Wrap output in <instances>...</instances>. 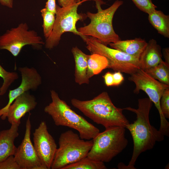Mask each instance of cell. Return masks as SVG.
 <instances>
[{"instance_id": "cell-1", "label": "cell", "mask_w": 169, "mask_h": 169, "mask_svg": "<svg viewBox=\"0 0 169 169\" xmlns=\"http://www.w3.org/2000/svg\"><path fill=\"white\" fill-rule=\"evenodd\" d=\"M138 101L137 109L130 107L123 109L136 115V120L126 128L130 131L133 141L132 155L128 165L131 169H136L134 166L140 154L152 149L156 142L164 139V136L150 122L149 115L153 102L149 98L139 99Z\"/></svg>"}, {"instance_id": "cell-2", "label": "cell", "mask_w": 169, "mask_h": 169, "mask_svg": "<svg viewBox=\"0 0 169 169\" xmlns=\"http://www.w3.org/2000/svg\"><path fill=\"white\" fill-rule=\"evenodd\" d=\"M71 103L85 116L105 129L114 126L126 128L130 123L123 113V109L114 105L106 91L90 100H81L73 98Z\"/></svg>"}, {"instance_id": "cell-3", "label": "cell", "mask_w": 169, "mask_h": 169, "mask_svg": "<svg viewBox=\"0 0 169 169\" xmlns=\"http://www.w3.org/2000/svg\"><path fill=\"white\" fill-rule=\"evenodd\" d=\"M50 92L52 101L44 110L51 117L56 125L75 130L80 138L86 140L92 139L100 132L98 128L73 111L54 90H51Z\"/></svg>"}, {"instance_id": "cell-4", "label": "cell", "mask_w": 169, "mask_h": 169, "mask_svg": "<svg viewBox=\"0 0 169 169\" xmlns=\"http://www.w3.org/2000/svg\"><path fill=\"white\" fill-rule=\"evenodd\" d=\"M94 0L97 12L96 13L87 12V17L90 22L88 25L79 28L78 32L84 35L95 38L106 45L121 40L114 29L112 22L115 13L123 4V1L117 0L109 7L103 9L101 7L102 1Z\"/></svg>"}, {"instance_id": "cell-5", "label": "cell", "mask_w": 169, "mask_h": 169, "mask_svg": "<svg viewBox=\"0 0 169 169\" xmlns=\"http://www.w3.org/2000/svg\"><path fill=\"white\" fill-rule=\"evenodd\" d=\"M125 128L114 126L105 129L92 139L93 145L87 156L95 160L109 162L127 146Z\"/></svg>"}, {"instance_id": "cell-6", "label": "cell", "mask_w": 169, "mask_h": 169, "mask_svg": "<svg viewBox=\"0 0 169 169\" xmlns=\"http://www.w3.org/2000/svg\"><path fill=\"white\" fill-rule=\"evenodd\" d=\"M51 166L52 169H63L87 156L93 145L91 140L85 141L72 130L62 133Z\"/></svg>"}, {"instance_id": "cell-7", "label": "cell", "mask_w": 169, "mask_h": 169, "mask_svg": "<svg viewBox=\"0 0 169 169\" xmlns=\"http://www.w3.org/2000/svg\"><path fill=\"white\" fill-rule=\"evenodd\" d=\"M81 37L86 43L87 49L92 54H100L107 59V68L130 75L141 69L139 59L109 48L93 37L83 35Z\"/></svg>"}, {"instance_id": "cell-8", "label": "cell", "mask_w": 169, "mask_h": 169, "mask_svg": "<svg viewBox=\"0 0 169 169\" xmlns=\"http://www.w3.org/2000/svg\"><path fill=\"white\" fill-rule=\"evenodd\" d=\"M83 0L78 3L65 7H59L57 5L56 18L54 28L50 36L46 39L45 46L46 48L51 49L57 46L59 44L61 37L64 33L70 32L81 37L78 31L76 24L79 20L83 21L86 18V14L77 12L79 6Z\"/></svg>"}, {"instance_id": "cell-9", "label": "cell", "mask_w": 169, "mask_h": 169, "mask_svg": "<svg viewBox=\"0 0 169 169\" xmlns=\"http://www.w3.org/2000/svg\"><path fill=\"white\" fill-rule=\"evenodd\" d=\"M128 80L133 82L135 88L133 92L138 94L140 90L145 92L154 103L158 111L160 119L159 131L164 136L169 135V123L164 116L160 107V100L164 91L169 88V85L161 83L152 78L141 69L130 75Z\"/></svg>"}, {"instance_id": "cell-10", "label": "cell", "mask_w": 169, "mask_h": 169, "mask_svg": "<svg viewBox=\"0 0 169 169\" xmlns=\"http://www.w3.org/2000/svg\"><path fill=\"white\" fill-rule=\"evenodd\" d=\"M44 44L36 31L29 30L26 23H21L0 36V49L8 50L14 57L18 56L26 45L39 49Z\"/></svg>"}, {"instance_id": "cell-11", "label": "cell", "mask_w": 169, "mask_h": 169, "mask_svg": "<svg viewBox=\"0 0 169 169\" xmlns=\"http://www.w3.org/2000/svg\"><path fill=\"white\" fill-rule=\"evenodd\" d=\"M33 136V145L42 164L46 169H51L57 146L45 121L41 122Z\"/></svg>"}, {"instance_id": "cell-12", "label": "cell", "mask_w": 169, "mask_h": 169, "mask_svg": "<svg viewBox=\"0 0 169 169\" xmlns=\"http://www.w3.org/2000/svg\"><path fill=\"white\" fill-rule=\"evenodd\" d=\"M30 115L26 121L23 139L14 155L20 169H46L43 165L31 139L32 125Z\"/></svg>"}, {"instance_id": "cell-13", "label": "cell", "mask_w": 169, "mask_h": 169, "mask_svg": "<svg viewBox=\"0 0 169 169\" xmlns=\"http://www.w3.org/2000/svg\"><path fill=\"white\" fill-rule=\"evenodd\" d=\"M18 70L22 77L20 84L16 89L9 90L8 101L0 109V118L3 120L7 118V112L9 106L17 97L29 90H36L42 83L41 75L34 68L20 67Z\"/></svg>"}, {"instance_id": "cell-14", "label": "cell", "mask_w": 169, "mask_h": 169, "mask_svg": "<svg viewBox=\"0 0 169 169\" xmlns=\"http://www.w3.org/2000/svg\"><path fill=\"white\" fill-rule=\"evenodd\" d=\"M37 102L34 96L27 91L17 97L9 106L6 118L11 125H19L21 119L36 107Z\"/></svg>"}, {"instance_id": "cell-15", "label": "cell", "mask_w": 169, "mask_h": 169, "mask_svg": "<svg viewBox=\"0 0 169 169\" xmlns=\"http://www.w3.org/2000/svg\"><path fill=\"white\" fill-rule=\"evenodd\" d=\"M161 46L155 39H150L141 54L139 60L143 70L153 67L164 61Z\"/></svg>"}, {"instance_id": "cell-16", "label": "cell", "mask_w": 169, "mask_h": 169, "mask_svg": "<svg viewBox=\"0 0 169 169\" xmlns=\"http://www.w3.org/2000/svg\"><path fill=\"white\" fill-rule=\"evenodd\" d=\"M19 126L17 125H11L9 129L0 132V161L14 155L17 147L14 142L19 136Z\"/></svg>"}, {"instance_id": "cell-17", "label": "cell", "mask_w": 169, "mask_h": 169, "mask_svg": "<svg viewBox=\"0 0 169 169\" xmlns=\"http://www.w3.org/2000/svg\"><path fill=\"white\" fill-rule=\"evenodd\" d=\"M147 42L141 38L121 40L109 44L111 48L116 49L139 59Z\"/></svg>"}, {"instance_id": "cell-18", "label": "cell", "mask_w": 169, "mask_h": 169, "mask_svg": "<svg viewBox=\"0 0 169 169\" xmlns=\"http://www.w3.org/2000/svg\"><path fill=\"white\" fill-rule=\"evenodd\" d=\"M75 62L74 80L79 85L88 84L90 79L87 76L88 55L77 46L71 49Z\"/></svg>"}, {"instance_id": "cell-19", "label": "cell", "mask_w": 169, "mask_h": 169, "mask_svg": "<svg viewBox=\"0 0 169 169\" xmlns=\"http://www.w3.org/2000/svg\"><path fill=\"white\" fill-rule=\"evenodd\" d=\"M150 23L158 33L164 37L169 38V16L156 9L148 14Z\"/></svg>"}, {"instance_id": "cell-20", "label": "cell", "mask_w": 169, "mask_h": 169, "mask_svg": "<svg viewBox=\"0 0 169 169\" xmlns=\"http://www.w3.org/2000/svg\"><path fill=\"white\" fill-rule=\"evenodd\" d=\"M87 63V76L89 79L107 68L108 65L107 59L105 57L97 54L93 53L91 55H88Z\"/></svg>"}, {"instance_id": "cell-21", "label": "cell", "mask_w": 169, "mask_h": 169, "mask_svg": "<svg viewBox=\"0 0 169 169\" xmlns=\"http://www.w3.org/2000/svg\"><path fill=\"white\" fill-rule=\"evenodd\" d=\"M144 71L154 79L169 85V65L164 61Z\"/></svg>"}, {"instance_id": "cell-22", "label": "cell", "mask_w": 169, "mask_h": 169, "mask_svg": "<svg viewBox=\"0 0 169 169\" xmlns=\"http://www.w3.org/2000/svg\"><path fill=\"white\" fill-rule=\"evenodd\" d=\"M104 163L92 159L88 156L64 167L63 169H106Z\"/></svg>"}, {"instance_id": "cell-23", "label": "cell", "mask_w": 169, "mask_h": 169, "mask_svg": "<svg viewBox=\"0 0 169 169\" xmlns=\"http://www.w3.org/2000/svg\"><path fill=\"white\" fill-rule=\"evenodd\" d=\"M40 12L43 19L44 35L46 39L52 32L55 20V14L45 8L42 9Z\"/></svg>"}, {"instance_id": "cell-24", "label": "cell", "mask_w": 169, "mask_h": 169, "mask_svg": "<svg viewBox=\"0 0 169 169\" xmlns=\"http://www.w3.org/2000/svg\"><path fill=\"white\" fill-rule=\"evenodd\" d=\"M0 77L3 80V83L0 88V95H4L12 84L18 78L16 72H9L6 70L0 64Z\"/></svg>"}, {"instance_id": "cell-25", "label": "cell", "mask_w": 169, "mask_h": 169, "mask_svg": "<svg viewBox=\"0 0 169 169\" xmlns=\"http://www.w3.org/2000/svg\"><path fill=\"white\" fill-rule=\"evenodd\" d=\"M136 6L141 11L149 14L156 9L157 6L152 0H131Z\"/></svg>"}, {"instance_id": "cell-26", "label": "cell", "mask_w": 169, "mask_h": 169, "mask_svg": "<svg viewBox=\"0 0 169 169\" xmlns=\"http://www.w3.org/2000/svg\"><path fill=\"white\" fill-rule=\"evenodd\" d=\"M162 113L165 118H169V88L163 92L160 100Z\"/></svg>"}, {"instance_id": "cell-27", "label": "cell", "mask_w": 169, "mask_h": 169, "mask_svg": "<svg viewBox=\"0 0 169 169\" xmlns=\"http://www.w3.org/2000/svg\"><path fill=\"white\" fill-rule=\"evenodd\" d=\"M0 169H20L13 155L10 156L0 161Z\"/></svg>"}, {"instance_id": "cell-28", "label": "cell", "mask_w": 169, "mask_h": 169, "mask_svg": "<svg viewBox=\"0 0 169 169\" xmlns=\"http://www.w3.org/2000/svg\"><path fill=\"white\" fill-rule=\"evenodd\" d=\"M114 86H118L124 80V76L121 72L115 71L113 73Z\"/></svg>"}, {"instance_id": "cell-29", "label": "cell", "mask_w": 169, "mask_h": 169, "mask_svg": "<svg viewBox=\"0 0 169 169\" xmlns=\"http://www.w3.org/2000/svg\"><path fill=\"white\" fill-rule=\"evenodd\" d=\"M105 85L108 87L114 86L113 73L110 72H107L103 76Z\"/></svg>"}, {"instance_id": "cell-30", "label": "cell", "mask_w": 169, "mask_h": 169, "mask_svg": "<svg viewBox=\"0 0 169 169\" xmlns=\"http://www.w3.org/2000/svg\"><path fill=\"white\" fill-rule=\"evenodd\" d=\"M56 0H47L45 8L49 11L56 14Z\"/></svg>"}, {"instance_id": "cell-31", "label": "cell", "mask_w": 169, "mask_h": 169, "mask_svg": "<svg viewBox=\"0 0 169 169\" xmlns=\"http://www.w3.org/2000/svg\"><path fill=\"white\" fill-rule=\"evenodd\" d=\"M80 1V0H58L59 4L61 7H66Z\"/></svg>"}, {"instance_id": "cell-32", "label": "cell", "mask_w": 169, "mask_h": 169, "mask_svg": "<svg viewBox=\"0 0 169 169\" xmlns=\"http://www.w3.org/2000/svg\"><path fill=\"white\" fill-rule=\"evenodd\" d=\"M162 55L165 60L164 61L169 65V48H164L162 49Z\"/></svg>"}, {"instance_id": "cell-33", "label": "cell", "mask_w": 169, "mask_h": 169, "mask_svg": "<svg viewBox=\"0 0 169 169\" xmlns=\"http://www.w3.org/2000/svg\"><path fill=\"white\" fill-rule=\"evenodd\" d=\"M0 3L2 5L10 8L13 7V0H0Z\"/></svg>"}, {"instance_id": "cell-34", "label": "cell", "mask_w": 169, "mask_h": 169, "mask_svg": "<svg viewBox=\"0 0 169 169\" xmlns=\"http://www.w3.org/2000/svg\"><path fill=\"white\" fill-rule=\"evenodd\" d=\"M117 167L118 169H131L128 165H125L124 163L121 162L118 164Z\"/></svg>"}]
</instances>
